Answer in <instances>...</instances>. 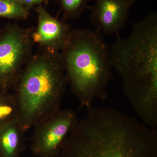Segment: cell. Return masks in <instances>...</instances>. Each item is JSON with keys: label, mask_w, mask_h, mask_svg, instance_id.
<instances>
[{"label": "cell", "mask_w": 157, "mask_h": 157, "mask_svg": "<svg viewBox=\"0 0 157 157\" xmlns=\"http://www.w3.org/2000/svg\"><path fill=\"white\" fill-rule=\"evenodd\" d=\"M90 6L92 25L102 35H117L128 19L130 9L135 0H94Z\"/></svg>", "instance_id": "7"}, {"label": "cell", "mask_w": 157, "mask_h": 157, "mask_svg": "<svg viewBox=\"0 0 157 157\" xmlns=\"http://www.w3.org/2000/svg\"><path fill=\"white\" fill-rule=\"evenodd\" d=\"M59 157H157V130L107 107L86 108Z\"/></svg>", "instance_id": "1"}, {"label": "cell", "mask_w": 157, "mask_h": 157, "mask_svg": "<svg viewBox=\"0 0 157 157\" xmlns=\"http://www.w3.org/2000/svg\"><path fill=\"white\" fill-rule=\"evenodd\" d=\"M22 6H24L28 10L35 6L42 5V3L47 0H17Z\"/></svg>", "instance_id": "13"}, {"label": "cell", "mask_w": 157, "mask_h": 157, "mask_svg": "<svg viewBox=\"0 0 157 157\" xmlns=\"http://www.w3.org/2000/svg\"><path fill=\"white\" fill-rule=\"evenodd\" d=\"M16 118L18 117L14 96L0 92V124Z\"/></svg>", "instance_id": "12"}, {"label": "cell", "mask_w": 157, "mask_h": 157, "mask_svg": "<svg viewBox=\"0 0 157 157\" xmlns=\"http://www.w3.org/2000/svg\"><path fill=\"white\" fill-rule=\"evenodd\" d=\"M116 36L109 56L122 79L124 95L142 123L157 128V13L133 24L127 38Z\"/></svg>", "instance_id": "2"}, {"label": "cell", "mask_w": 157, "mask_h": 157, "mask_svg": "<svg viewBox=\"0 0 157 157\" xmlns=\"http://www.w3.org/2000/svg\"><path fill=\"white\" fill-rule=\"evenodd\" d=\"M25 132L18 118L0 124V157H19Z\"/></svg>", "instance_id": "9"}, {"label": "cell", "mask_w": 157, "mask_h": 157, "mask_svg": "<svg viewBox=\"0 0 157 157\" xmlns=\"http://www.w3.org/2000/svg\"><path fill=\"white\" fill-rule=\"evenodd\" d=\"M67 84L61 52L39 49L33 55L13 87L18 119L25 132L60 109Z\"/></svg>", "instance_id": "3"}, {"label": "cell", "mask_w": 157, "mask_h": 157, "mask_svg": "<svg viewBox=\"0 0 157 157\" xmlns=\"http://www.w3.org/2000/svg\"><path fill=\"white\" fill-rule=\"evenodd\" d=\"M35 28L16 24L6 26L0 33V92L9 93L24 66L33 56Z\"/></svg>", "instance_id": "5"}, {"label": "cell", "mask_w": 157, "mask_h": 157, "mask_svg": "<svg viewBox=\"0 0 157 157\" xmlns=\"http://www.w3.org/2000/svg\"><path fill=\"white\" fill-rule=\"evenodd\" d=\"M36 11L38 24L32 34L34 44L40 50L60 52L67 41L71 26L51 15L42 5L37 6Z\"/></svg>", "instance_id": "8"}, {"label": "cell", "mask_w": 157, "mask_h": 157, "mask_svg": "<svg viewBox=\"0 0 157 157\" xmlns=\"http://www.w3.org/2000/svg\"><path fill=\"white\" fill-rule=\"evenodd\" d=\"M1 31L0 30V33H1Z\"/></svg>", "instance_id": "14"}, {"label": "cell", "mask_w": 157, "mask_h": 157, "mask_svg": "<svg viewBox=\"0 0 157 157\" xmlns=\"http://www.w3.org/2000/svg\"><path fill=\"white\" fill-rule=\"evenodd\" d=\"M29 10L17 0H0V17L20 20H25Z\"/></svg>", "instance_id": "10"}, {"label": "cell", "mask_w": 157, "mask_h": 157, "mask_svg": "<svg viewBox=\"0 0 157 157\" xmlns=\"http://www.w3.org/2000/svg\"><path fill=\"white\" fill-rule=\"evenodd\" d=\"M78 122L75 111L60 109L34 127L31 151L39 157H59L69 135Z\"/></svg>", "instance_id": "6"}, {"label": "cell", "mask_w": 157, "mask_h": 157, "mask_svg": "<svg viewBox=\"0 0 157 157\" xmlns=\"http://www.w3.org/2000/svg\"><path fill=\"white\" fill-rule=\"evenodd\" d=\"M103 36L97 29H72L60 52L67 83L79 108H87L96 99L108 97L112 66Z\"/></svg>", "instance_id": "4"}, {"label": "cell", "mask_w": 157, "mask_h": 157, "mask_svg": "<svg viewBox=\"0 0 157 157\" xmlns=\"http://www.w3.org/2000/svg\"><path fill=\"white\" fill-rule=\"evenodd\" d=\"M63 11V20L77 19L86 9H89L87 3L90 0H57Z\"/></svg>", "instance_id": "11"}]
</instances>
